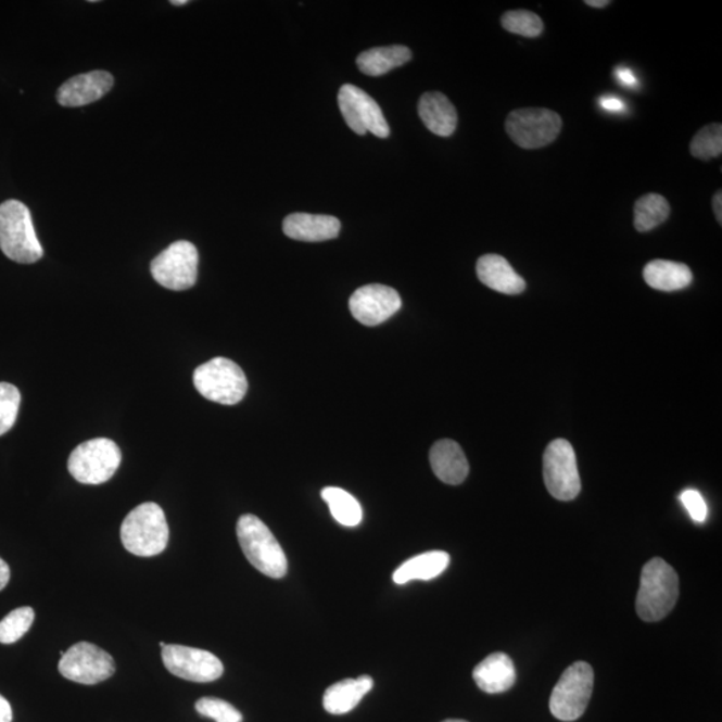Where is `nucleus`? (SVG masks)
<instances>
[{"mask_svg": "<svg viewBox=\"0 0 722 722\" xmlns=\"http://www.w3.org/2000/svg\"><path fill=\"white\" fill-rule=\"evenodd\" d=\"M679 575L672 566L661 558H653L641 571V582L635 609L641 620H663L677 604Z\"/></svg>", "mask_w": 722, "mask_h": 722, "instance_id": "1", "label": "nucleus"}, {"mask_svg": "<svg viewBox=\"0 0 722 722\" xmlns=\"http://www.w3.org/2000/svg\"><path fill=\"white\" fill-rule=\"evenodd\" d=\"M121 541L137 557H154L169 542V525L163 508L153 502L142 504L127 514L121 525Z\"/></svg>", "mask_w": 722, "mask_h": 722, "instance_id": "2", "label": "nucleus"}, {"mask_svg": "<svg viewBox=\"0 0 722 722\" xmlns=\"http://www.w3.org/2000/svg\"><path fill=\"white\" fill-rule=\"evenodd\" d=\"M0 250L20 264H34L43 257L31 213L21 201L9 200L0 205Z\"/></svg>", "mask_w": 722, "mask_h": 722, "instance_id": "3", "label": "nucleus"}, {"mask_svg": "<svg viewBox=\"0 0 722 722\" xmlns=\"http://www.w3.org/2000/svg\"><path fill=\"white\" fill-rule=\"evenodd\" d=\"M237 539L253 568L269 578H282L288 571L284 550L271 534L268 525L252 514H245L237 522Z\"/></svg>", "mask_w": 722, "mask_h": 722, "instance_id": "4", "label": "nucleus"}, {"mask_svg": "<svg viewBox=\"0 0 722 722\" xmlns=\"http://www.w3.org/2000/svg\"><path fill=\"white\" fill-rule=\"evenodd\" d=\"M195 390L207 401L235 406L246 395L248 380L244 371L232 360L215 357L195 369Z\"/></svg>", "mask_w": 722, "mask_h": 722, "instance_id": "5", "label": "nucleus"}, {"mask_svg": "<svg viewBox=\"0 0 722 722\" xmlns=\"http://www.w3.org/2000/svg\"><path fill=\"white\" fill-rule=\"evenodd\" d=\"M123 460L121 449L106 438L79 444L68 458V472L83 484H102L112 479Z\"/></svg>", "mask_w": 722, "mask_h": 722, "instance_id": "6", "label": "nucleus"}, {"mask_svg": "<svg viewBox=\"0 0 722 722\" xmlns=\"http://www.w3.org/2000/svg\"><path fill=\"white\" fill-rule=\"evenodd\" d=\"M593 686L594 670L587 662L577 661L566 669L550 697L554 718L560 721L580 719L591 701Z\"/></svg>", "mask_w": 722, "mask_h": 722, "instance_id": "7", "label": "nucleus"}, {"mask_svg": "<svg viewBox=\"0 0 722 722\" xmlns=\"http://www.w3.org/2000/svg\"><path fill=\"white\" fill-rule=\"evenodd\" d=\"M562 119L553 110L531 107L514 110L506 119V131L522 149H541L556 141Z\"/></svg>", "mask_w": 722, "mask_h": 722, "instance_id": "8", "label": "nucleus"}, {"mask_svg": "<svg viewBox=\"0 0 722 722\" xmlns=\"http://www.w3.org/2000/svg\"><path fill=\"white\" fill-rule=\"evenodd\" d=\"M153 279L170 291H187L198 281L199 251L192 242L176 241L150 265Z\"/></svg>", "mask_w": 722, "mask_h": 722, "instance_id": "9", "label": "nucleus"}, {"mask_svg": "<svg viewBox=\"0 0 722 722\" xmlns=\"http://www.w3.org/2000/svg\"><path fill=\"white\" fill-rule=\"evenodd\" d=\"M543 481L554 498L569 502L581 493V478L578 472L573 446L565 439L548 444L543 455Z\"/></svg>", "mask_w": 722, "mask_h": 722, "instance_id": "10", "label": "nucleus"}, {"mask_svg": "<svg viewBox=\"0 0 722 722\" xmlns=\"http://www.w3.org/2000/svg\"><path fill=\"white\" fill-rule=\"evenodd\" d=\"M63 677L83 685H96L115 673L113 657L90 643H79L65 651L58 663Z\"/></svg>", "mask_w": 722, "mask_h": 722, "instance_id": "11", "label": "nucleus"}, {"mask_svg": "<svg viewBox=\"0 0 722 722\" xmlns=\"http://www.w3.org/2000/svg\"><path fill=\"white\" fill-rule=\"evenodd\" d=\"M338 102L346 125L356 135L366 136L367 132H372L379 138L390 136V126L387 124L383 110L366 91L346 84L339 91Z\"/></svg>", "mask_w": 722, "mask_h": 722, "instance_id": "12", "label": "nucleus"}, {"mask_svg": "<svg viewBox=\"0 0 722 722\" xmlns=\"http://www.w3.org/2000/svg\"><path fill=\"white\" fill-rule=\"evenodd\" d=\"M163 661L173 675L192 683H213L224 673L223 662L213 653L189 646L166 645Z\"/></svg>", "mask_w": 722, "mask_h": 722, "instance_id": "13", "label": "nucleus"}, {"mask_svg": "<svg viewBox=\"0 0 722 722\" xmlns=\"http://www.w3.org/2000/svg\"><path fill=\"white\" fill-rule=\"evenodd\" d=\"M401 307L402 299L395 289L381 284L364 286L350 299L352 316L367 327L389 320Z\"/></svg>", "mask_w": 722, "mask_h": 722, "instance_id": "14", "label": "nucleus"}, {"mask_svg": "<svg viewBox=\"0 0 722 722\" xmlns=\"http://www.w3.org/2000/svg\"><path fill=\"white\" fill-rule=\"evenodd\" d=\"M114 86L113 75L96 71L80 74L63 84L56 92V100L62 106L79 107L105 97Z\"/></svg>", "mask_w": 722, "mask_h": 722, "instance_id": "15", "label": "nucleus"}, {"mask_svg": "<svg viewBox=\"0 0 722 722\" xmlns=\"http://www.w3.org/2000/svg\"><path fill=\"white\" fill-rule=\"evenodd\" d=\"M342 224L333 216L293 213L282 223V230L289 239L304 242H321L337 239Z\"/></svg>", "mask_w": 722, "mask_h": 722, "instance_id": "16", "label": "nucleus"}, {"mask_svg": "<svg viewBox=\"0 0 722 722\" xmlns=\"http://www.w3.org/2000/svg\"><path fill=\"white\" fill-rule=\"evenodd\" d=\"M430 461L433 473L443 483L452 484V486L464 483L469 476L470 466L464 449L449 439H443L433 444Z\"/></svg>", "mask_w": 722, "mask_h": 722, "instance_id": "17", "label": "nucleus"}, {"mask_svg": "<svg viewBox=\"0 0 722 722\" xmlns=\"http://www.w3.org/2000/svg\"><path fill=\"white\" fill-rule=\"evenodd\" d=\"M472 677L479 689L489 695H498L511 689L516 684L517 672L510 657L505 653H494L473 669Z\"/></svg>", "mask_w": 722, "mask_h": 722, "instance_id": "18", "label": "nucleus"}, {"mask_svg": "<svg viewBox=\"0 0 722 722\" xmlns=\"http://www.w3.org/2000/svg\"><path fill=\"white\" fill-rule=\"evenodd\" d=\"M478 279L493 291L504 294H519L525 289V281L499 254H484L478 259Z\"/></svg>", "mask_w": 722, "mask_h": 722, "instance_id": "19", "label": "nucleus"}, {"mask_svg": "<svg viewBox=\"0 0 722 722\" xmlns=\"http://www.w3.org/2000/svg\"><path fill=\"white\" fill-rule=\"evenodd\" d=\"M419 117L427 129L439 137L454 135L458 126V113L448 98L439 91L425 92L418 105Z\"/></svg>", "mask_w": 722, "mask_h": 722, "instance_id": "20", "label": "nucleus"}, {"mask_svg": "<svg viewBox=\"0 0 722 722\" xmlns=\"http://www.w3.org/2000/svg\"><path fill=\"white\" fill-rule=\"evenodd\" d=\"M373 687V680L369 675L359 679H349L329 686L322 698V705L328 713L342 715L350 713Z\"/></svg>", "mask_w": 722, "mask_h": 722, "instance_id": "21", "label": "nucleus"}, {"mask_svg": "<svg viewBox=\"0 0 722 722\" xmlns=\"http://www.w3.org/2000/svg\"><path fill=\"white\" fill-rule=\"evenodd\" d=\"M646 284L657 291L674 292L681 291L692 284L693 274L685 264L668 262V259H655L646 265L644 269Z\"/></svg>", "mask_w": 722, "mask_h": 722, "instance_id": "22", "label": "nucleus"}, {"mask_svg": "<svg viewBox=\"0 0 722 722\" xmlns=\"http://www.w3.org/2000/svg\"><path fill=\"white\" fill-rule=\"evenodd\" d=\"M449 556L446 552H429L420 554L398 568L392 580L397 585H406L411 581H431L448 568Z\"/></svg>", "mask_w": 722, "mask_h": 722, "instance_id": "23", "label": "nucleus"}, {"mask_svg": "<svg viewBox=\"0 0 722 722\" xmlns=\"http://www.w3.org/2000/svg\"><path fill=\"white\" fill-rule=\"evenodd\" d=\"M413 53L406 46H387V48H375L364 51L357 56V66L360 72L369 77H379L394 71L396 67L406 65L411 61Z\"/></svg>", "mask_w": 722, "mask_h": 722, "instance_id": "24", "label": "nucleus"}, {"mask_svg": "<svg viewBox=\"0 0 722 722\" xmlns=\"http://www.w3.org/2000/svg\"><path fill=\"white\" fill-rule=\"evenodd\" d=\"M321 498L331 511L332 517L346 528H355L363 521V508L355 498L345 490L339 487H326L321 491Z\"/></svg>", "mask_w": 722, "mask_h": 722, "instance_id": "25", "label": "nucleus"}, {"mask_svg": "<svg viewBox=\"0 0 722 722\" xmlns=\"http://www.w3.org/2000/svg\"><path fill=\"white\" fill-rule=\"evenodd\" d=\"M670 215V205L666 198L650 193L639 198L634 205V227L638 232H649L667 221Z\"/></svg>", "mask_w": 722, "mask_h": 722, "instance_id": "26", "label": "nucleus"}, {"mask_svg": "<svg viewBox=\"0 0 722 722\" xmlns=\"http://www.w3.org/2000/svg\"><path fill=\"white\" fill-rule=\"evenodd\" d=\"M693 157L709 161L720 157L722 153V126L712 124L702 127L691 142Z\"/></svg>", "mask_w": 722, "mask_h": 722, "instance_id": "27", "label": "nucleus"}, {"mask_svg": "<svg viewBox=\"0 0 722 722\" xmlns=\"http://www.w3.org/2000/svg\"><path fill=\"white\" fill-rule=\"evenodd\" d=\"M34 618H36V613L28 606L11 611L0 621V644L10 645L20 641L30 631Z\"/></svg>", "mask_w": 722, "mask_h": 722, "instance_id": "28", "label": "nucleus"}, {"mask_svg": "<svg viewBox=\"0 0 722 722\" xmlns=\"http://www.w3.org/2000/svg\"><path fill=\"white\" fill-rule=\"evenodd\" d=\"M502 26L508 33L525 38H536L543 33V22L539 15L531 11H507L501 20Z\"/></svg>", "mask_w": 722, "mask_h": 722, "instance_id": "29", "label": "nucleus"}, {"mask_svg": "<svg viewBox=\"0 0 722 722\" xmlns=\"http://www.w3.org/2000/svg\"><path fill=\"white\" fill-rule=\"evenodd\" d=\"M20 406V390L13 384L0 383V436L13 429Z\"/></svg>", "mask_w": 722, "mask_h": 722, "instance_id": "30", "label": "nucleus"}, {"mask_svg": "<svg viewBox=\"0 0 722 722\" xmlns=\"http://www.w3.org/2000/svg\"><path fill=\"white\" fill-rule=\"evenodd\" d=\"M195 710L204 718L216 722H242V714L233 705L219 698L204 697L195 702Z\"/></svg>", "mask_w": 722, "mask_h": 722, "instance_id": "31", "label": "nucleus"}, {"mask_svg": "<svg viewBox=\"0 0 722 722\" xmlns=\"http://www.w3.org/2000/svg\"><path fill=\"white\" fill-rule=\"evenodd\" d=\"M680 501L683 502L687 512H689L693 521L704 523L708 518V505L702 498V495L697 490H685L680 495Z\"/></svg>", "mask_w": 722, "mask_h": 722, "instance_id": "32", "label": "nucleus"}, {"mask_svg": "<svg viewBox=\"0 0 722 722\" xmlns=\"http://www.w3.org/2000/svg\"><path fill=\"white\" fill-rule=\"evenodd\" d=\"M599 105L603 106L605 110H608V112H622L623 107V102L621 100H618L616 97H603L599 100Z\"/></svg>", "mask_w": 722, "mask_h": 722, "instance_id": "33", "label": "nucleus"}, {"mask_svg": "<svg viewBox=\"0 0 722 722\" xmlns=\"http://www.w3.org/2000/svg\"><path fill=\"white\" fill-rule=\"evenodd\" d=\"M617 78L622 85L628 86V88H632V86L637 84V79H635L631 68H618Z\"/></svg>", "mask_w": 722, "mask_h": 722, "instance_id": "34", "label": "nucleus"}, {"mask_svg": "<svg viewBox=\"0 0 722 722\" xmlns=\"http://www.w3.org/2000/svg\"><path fill=\"white\" fill-rule=\"evenodd\" d=\"M13 721V709L5 698L0 695V722H11Z\"/></svg>", "mask_w": 722, "mask_h": 722, "instance_id": "35", "label": "nucleus"}, {"mask_svg": "<svg viewBox=\"0 0 722 722\" xmlns=\"http://www.w3.org/2000/svg\"><path fill=\"white\" fill-rule=\"evenodd\" d=\"M10 575L11 573L9 565L5 563L2 558H0V592H2L5 586H8Z\"/></svg>", "mask_w": 722, "mask_h": 722, "instance_id": "36", "label": "nucleus"}, {"mask_svg": "<svg viewBox=\"0 0 722 722\" xmlns=\"http://www.w3.org/2000/svg\"><path fill=\"white\" fill-rule=\"evenodd\" d=\"M714 216L718 218L719 224H722V192L719 190L713 198Z\"/></svg>", "mask_w": 722, "mask_h": 722, "instance_id": "37", "label": "nucleus"}, {"mask_svg": "<svg viewBox=\"0 0 722 722\" xmlns=\"http://www.w3.org/2000/svg\"><path fill=\"white\" fill-rule=\"evenodd\" d=\"M585 3L587 5H591V8H596V9H604L606 8V5L610 4L609 0H586Z\"/></svg>", "mask_w": 722, "mask_h": 722, "instance_id": "38", "label": "nucleus"}, {"mask_svg": "<svg viewBox=\"0 0 722 722\" xmlns=\"http://www.w3.org/2000/svg\"><path fill=\"white\" fill-rule=\"evenodd\" d=\"M170 3L175 4V5H183V4H188L189 0H173V2H170Z\"/></svg>", "mask_w": 722, "mask_h": 722, "instance_id": "39", "label": "nucleus"}, {"mask_svg": "<svg viewBox=\"0 0 722 722\" xmlns=\"http://www.w3.org/2000/svg\"><path fill=\"white\" fill-rule=\"evenodd\" d=\"M443 722H467V721H465V720H446V721H443Z\"/></svg>", "mask_w": 722, "mask_h": 722, "instance_id": "40", "label": "nucleus"}, {"mask_svg": "<svg viewBox=\"0 0 722 722\" xmlns=\"http://www.w3.org/2000/svg\"><path fill=\"white\" fill-rule=\"evenodd\" d=\"M161 648H165L166 644L165 643H160Z\"/></svg>", "mask_w": 722, "mask_h": 722, "instance_id": "41", "label": "nucleus"}]
</instances>
